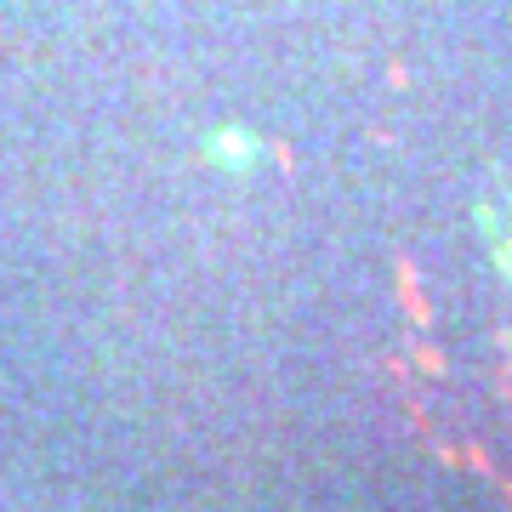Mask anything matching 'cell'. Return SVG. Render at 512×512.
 Listing matches in <instances>:
<instances>
[{"label":"cell","mask_w":512,"mask_h":512,"mask_svg":"<svg viewBox=\"0 0 512 512\" xmlns=\"http://www.w3.org/2000/svg\"><path fill=\"white\" fill-rule=\"evenodd\" d=\"M399 285H404V302H410V313H427V308H421V291H416V274H410V262H399Z\"/></svg>","instance_id":"obj_1"}]
</instances>
